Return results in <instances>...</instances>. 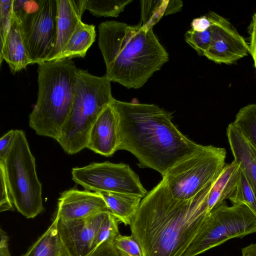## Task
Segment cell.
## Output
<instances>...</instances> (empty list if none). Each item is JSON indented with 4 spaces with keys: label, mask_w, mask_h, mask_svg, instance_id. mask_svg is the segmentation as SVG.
Listing matches in <instances>:
<instances>
[{
    "label": "cell",
    "mask_w": 256,
    "mask_h": 256,
    "mask_svg": "<svg viewBox=\"0 0 256 256\" xmlns=\"http://www.w3.org/2000/svg\"><path fill=\"white\" fill-rule=\"evenodd\" d=\"M224 148L202 146L172 167L163 176L171 194L180 200H188L216 178L226 165Z\"/></svg>",
    "instance_id": "obj_7"
},
{
    "label": "cell",
    "mask_w": 256,
    "mask_h": 256,
    "mask_svg": "<svg viewBox=\"0 0 256 256\" xmlns=\"http://www.w3.org/2000/svg\"><path fill=\"white\" fill-rule=\"evenodd\" d=\"M110 82L106 75L77 69L71 110L57 141L66 153L73 154L86 148L94 122L114 98Z\"/></svg>",
    "instance_id": "obj_5"
},
{
    "label": "cell",
    "mask_w": 256,
    "mask_h": 256,
    "mask_svg": "<svg viewBox=\"0 0 256 256\" xmlns=\"http://www.w3.org/2000/svg\"><path fill=\"white\" fill-rule=\"evenodd\" d=\"M256 232V214L244 204L226 201L213 208L182 256H196L236 238Z\"/></svg>",
    "instance_id": "obj_8"
},
{
    "label": "cell",
    "mask_w": 256,
    "mask_h": 256,
    "mask_svg": "<svg viewBox=\"0 0 256 256\" xmlns=\"http://www.w3.org/2000/svg\"><path fill=\"white\" fill-rule=\"evenodd\" d=\"M58 220L55 216L46 230L21 256H70L58 236Z\"/></svg>",
    "instance_id": "obj_20"
},
{
    "label": "cell",
    "mask_w": 256,
    "mask_h": 256,
    "mask_svg": "<svg viewBox=\"0 0 256 256\" xmlns=\"http://www.w3.org/2000/svg\"><path fill=\"white\" fill-rule=\"evenodd\" d=\"M211 22L207 15L194 18L191 22L192 29L197 32H204L209 29Z\"/></svg>",
    "instance_id": "obj_35"
},
{
    "label": "cell",
    "mask_w": 256,
    "mask_h": 256,
    "mask_svg": "<svg viewBox=\"0 0 256 256\" xmlns=\"http://www.w3.org/2000/svg\"><path fill=\"white\" fill-rule=\"evenodd\" d=\"M183 4L181 0H169L166 10V16L172 14L180 11Z\"/></svg>",
    "instance_id": "obj_37"
},
{
    "label": "cell",
    "mask_w": 256,
    "mask_h": 256,
    "mask_svg": "<svg viewBox=\"0 0 256 256\" xmlns=\"http://www.w3.org/2000/svg\"><path fill=\"white\" fill-rule=\"evenodd\" d=\"M114 245L120 256H142L140 244L132 235L118 234Z\"/></svg>",
    "instance_id": "obj_29"
},
{
    "label": "cell",
    "mask_w": 256,
    "mask_h": 256,
    "mask_svg": "<svg viewBox=\"0 0 256 256\" xmlns=\"http://www.w3.org/2000/svg\"><path fill=\"white\" fill-rule=\"evenodd\" d=\"M98 46L106 76L128 88H140L168 60L152 28L106 21L98 26Z\"/></svg>",
    "instance_id": "obj_3"
},
{
    "label": "cell",
    "mask_w": 256,
    "mask_h": 256,
    "mask_svg": "<svg viewBox=\"0 0 256 256\" xmlns=\"http://www.w3.org/2000/svg\"><path fill=\"white\" fill-rule=\"evenodd\" d=\"M112 103L118 118V150L132 153L142 168L156 170L163 177L202 146L184 136L172 122L170 114L156 105L115 98Z\"/></svg>",
    "instance_id": "obj_2"
},
{
    "label": "cell",
    "mask_w": 256,
    "mask_h": 256,
    "mask_svg": "<svg viewBox=\"0 0 256 256\" xmlns=\"http://www.w3.org/2000/svg\"><path fill=\"white\" fill-rule=\"evenodd\" d=\"M77 69L70 59L38 64V98L29 116V125L38 135L60 138L71 110Z\"/></svg>",
    "instance_id": "obj_4"
},
{
    "label": "cell",
    "mask_w": 256,
    "mask_h": 256,
    "mask_svg": "<svg viewBox=\"0 0 256 256\" xmlns=\"http://www.w3.org/2000/svg\"><path fill=\"white\" fill-rule=\"evenodd\" d=\"M228 200L232 204H244L256 214V196L248 180L240 168L237 186Z\"/></svg>",
    "instance_id": "obj_26"
},
{
    "label": "cell",
    "mask_w": 256,
    "mask_h": 256,
    "mask_svg": "<svg viewBox=\"0 0 256 256\" xmlns=\"http://www.w3.org/2000/svg\"><path fill=\"white\" fill-rule=\"evenodd\" d=\"M96 32L94 24L80 21L66 45L62 54L56 60L84 58L89 48L96 40Z\"/></svg>",
    "instance_id": "obj_21"
},
{
    "label": "cell",
    "mask_w": 256,
    "mask_h": 256,
    "mask_svg": "<svg viewBox=\"0 0 256 256\" xmlns=\"http://www.w3.org/2000/svg\"><path fill=\"white\" fill-rule=\"evenodd\" d=\"M168 0H141V22L143 27L152 28L160 18L166 16Z\"/></svg>",
    "instance_id": "obj_25"
},
{
    "label": "cell",
    "mask_w": 256,
    "mask_h": 256,
    "mask_svg": "<svg viewBox=\"0 0 256 256\" xmlns=\"http://www.w3.org/2000/svg\"><path fill=\"white\" fill-rule=\"evenodd\" d=\"M240 174V167L238 162L234 160L230 164H226L210 190L208 199L210 212L228 199L237 186Z\"/></svg>",
    "instance_id": "obj_18"
},
{
    "label": "cell",
    "mask_w": 256,
    "mask_h": 256,
    "mask_svg": "<svg viewBox=\"0 0 256 256\" xmlns=\"http://www.w3.org/2000/svg\"><path fill=\"white\" fill-rule=\"evenodd\" d=\"M132 0H86V8L94 16L117 17Z\"/></svg>",
    "instance_id": "obj_24"
},
{
    "label": "cell",
    "mask_w": 256,
    "mask_h": 256,
    "mask_svg": "<svg viewBox=\"0 0 256 256\" xmlns=\"http://www.w3.org/2000/svg\"><path fill=\"white\" fill-rule=\"evenodd\" d=\"M119 146L118 118L111 102L94 122L90 132L86 148L96 154L109 156L118 150Z\"/></svg>",
    "instance_id": "obj_14"
},
{
    "label": "cell",
    "mask_w": 256,
    "mask_h": 256,
    "mask_svg": "<svg viewBox=\"0 0 256 256\" xmlns=\"http://www.w3.org/2000/svg\"><path fill=\"white\" fill-rule=\"evenodd\" d=\"M16 135V130H11L0 139V160H4L10 150Z\"/></svg>",
    "instance_id": "obj_33"
},
{
    "label": "cell",
    "mask_w": 256,
    "mask_h": 256,
    "mask_svg": "<svg viewBox=\"0 0 256 256\" xmlns=\"http://www.w3.org/2000/svg\"><path fill=\"white\" fill-rule=\"evenodd\" d=\"M226 136L234 160L240 164L256 196V149L232 122L226 128Z\"/></svg>",
    "instance_id": "obj_16"
},
{
    "label": "cell",
    "mask_w": 256,
    "mask_h": 256,
    "mask_svg": "<svg viewBox=\"0 0 256 256\" xmlns=\"http://www.w3.org/2000/svg\"><path fill=\"white\" fill-rule=\"evenodd\" d=\"M184 37L186 42L199 55L204 56L210 47L212 34L210 28L202 32L190 29L186 32Z\"/></svg>",
    "instance_id": "obj_28"
},
{
    "label": "cell",
    "mask_w": 256,
    "mask_h": 256,
    "mask_svg": "<svg viewBox=\"0 0 256 256\" xmlns=\"http://www.w3.org/2000/svg\"><path fill=\"white\" fill-rule=\"evenodd\" d=\"M0 63L3 60L14 74L31 64L20 30L15 16L4 36L0 40Z\"/></svg>",
    "instance_id": "obj_17"
},
{
    "label": "cell",
    "mask_w": 256,
    "mask_h": 256,
    "mask_svg": "<svg viewBox=\"0 0 256 256\" xmlns=\"http://www.w3.org/2000/svg\"><path fill=\"white\" fill-rule=\"evenodd\" d=\"M207 16L212 38L204 56L217 64H230L248 54V44L227 19L213 12Z\"/></svg>",
    "instance_id": "obj_11"
},
{
    "label": "cell",
    "mask_w": 256,
    "mask_h": 256,
    "mask_svg": "<svg viewBox=\"0 0 256 256\" xmlns=\"http://www.w3.org/2000/svg\"><path fill=\"white\" fill-rule=\"evenodd\" d=\"M0 212L13 210V203L6 178L4 168L2 162L0 161Z\"/></svg>",
    "instance_id": "obj_31"
},
{
    "label": "cell",
    "mask_w": 256,
    "mask_h": 256,
    "mask_svg": "<svg viewBox=\"0 0 256 256\" xmlns=\"http://www.w3.org/2000/svg\"><path fill=\"white\" fill-rule=\"evenodd\" d=\"M242 256H256V244H252L242 249Z\"/></svg>",
    "instance_id": "obj_38"
},
{
    "label": "cell",
    "mask_w": 256,
    "mask_h": 256,
    "mask_svg": "<svg viewBox=\"0 0 256 256\" xmlns=\"http://www.w3.org/2000/svg\"><path fill=\"white\" fill-rule=\"evenodd\" d=\"M14 17L12 0H0V36L3 38Z\"/></svg>",
    "instance_id": "obj_30"
},
{
    "label": "cell",
    "mask_w": 256,
    "mask_h": 256,
    "mask_svg": "<svg viewBox=\"0 0 256 256\" xmlns=\"http://www.w3.org/2000/svg\"><path fill=\"white\" fill-rule=\"evenodd\" d=\"M118 219L110 212L103 220L96 234L94 243L96 248L102 242L107 240L114 241L119 234Z\"/></svg>",
    "instance_id": "obj_27"
},
{
    "label": "cell",
    "mask_w": 256,
    "mask_h": 256,
    "mask_svg": "<svg viewBox=\"0 0 256 256\" xmlns=\"http://www.w3.org/2000/svg\"><path fill=\"white\" fill-rule=\"evenodd\" d=\"M250 34L249 53L251 54L256 74V12L254 14L248 27Z\"/></svg>",
    "instance_id": "obj_34"
},
{
    "label": "cell",
    "mask_w": 256,
    "mask_h": 256,
    "mask_svg": "<svg viewBox=\"0 0 256 256\" xmlns=\"http://www.w3.org/2000/svg\"><path fill=\"white\" fill-rule=\"evenodd\" d=\"M108 212L76 220H62L56 216L58 236L70 256H88L92 252L96 234Z\"/></svg>",
    "instance_id": "obj_12"
},
{
    "label": "cell",
    "mask_w": 256,
    "mask_h": 256,
    "mask_svg": "<svg viewBox=\"0 0 256 256\" xmlns=\"http://www.w3.org/2000/svg\"><path fill=\"white\" fill-rule=\"evenodd\" d=\"M103 212L110 211L98 192L70 189L61 194L56 215L62 220H76Z\"/></svg>",
    "instance_id": "obj_13"
},
{
    "label": "cell",
    "mask_w": 256,
    "mask_h": 256,
    "mask_svg": "<svg viewBox=\"0 0 256 256\" xmlns=\"http://www.w3.org/2000/svg\"><path fill=\"white\" fill-rule=\"evenodd\" d=\"M88 256H120L116 250L114 241L108 240L94 248Z\"/></svg>",
    "instance_id": "obj_32"
},
{
    "label": "cell",
    "mask_w": 256,
    "mask_h": 256,
    "mask_svg": "<svg viewBox=\"0 0 256 256\" xmlns=\"http://www.w3.org/2000/svg\"><path fill=\"white\" fill-rule=\"evenodd\" d=\"M188 200L174 198L165 182L142 199L130 226L142 256H182L210 212L208 196L214 182Z\"/></svg>",
    "instance_id": "obj_1"
},
{
    "label": "cell",
    "mask_w": 256,
    "mask_h": 256,
    "mask_svg": "<svg viewBox=\"0 0 256 256\" xmlns=\"http://www.w3.org/2000/svg\"><path fill=\"white\" fill-rule=\"evenodd\" d=\"M72 174L75 182L94 192L130 194L142 198L148 194L138 176L126 164L94 162L73 168Z\"/></svg>",
    "instance_id": "obj_9"
},
{
    "label": "cell",
    "mask_w": 256,
    "mask_h": 256,
    "mask_svg": "<svg viewBox=\"0 0 256 256\" xmlns=\"http://www.w3.org/2000/svg\"><path fill=\"white\" fill-rule=\"evenodd\" d=\"M4 164L13 204L27 218H34L44 209L42 184L36 174L35 158L24 132L16 130L11 148Z\"/></svg>",
    "instance_id": "obj_6"
},
{
    "label": "cell",
    "mask_w": 256,
    "mask_h": 256,
    "mask_svg": "<svg viewBox=\"0 0 256 256\" xmlns=\"http://www.w3.org/2000/svg\"><path fill=\"white\" fill-rule=\"evenodd\" d=\"M57 3L56 44L46 61L55 60L62 54L86 10V0H57Z\"/></svg>",
    "instance_id": "obj_15"
},
{
    "label": "cell",
    "mask_w": 256,
    "mask_h": 256,
    "mask_svg": "<svg viewBox=\"0 0 256 256\" xmlns=\"http://www.w3.org/2000/svg\"><path fill=\"white\" fill-rule=\"evenodd\" d=\"M232 123L256 149V104L241 108Z\"/></svg>",
    "instance_id": "obj_23"
},
{
    "label": "cell",
    "mask_w": 256,
    "mask_h": 256,
    "mask_svg": "<svg viewBox=\"0 0 256 256\" xmlns=\"http://www.w3.org/2000/svg\"><path fill=\"white\" fill-rule=\"evenodd\" d=\"M110 212L125 226H130L142 201V196L130 194L100 192Z\"/></svg>",
    "instance_id": "obj_19"
},
{
    "label": "cell",
    "mask_w": 256,
    "mask_h": 256,
    "mask_svg": "<svg viewBox=\"0 0 256 256\" xmlns=\"http://www.w3.org/2000/svg\"><path fill=\"white\" fill-rule=\"evenodd\" d=\"M57 0H43L35 20L22 36L31 64L46 60L56 40Z\"/></svg>",
    "instance_id": "obj_10"
},
{
    "label": "cell",
    "mask_w": 256,
    "mask_h": 256,
    "mask_svg": "<svg viewBox=\"0 0 256 256\" xmlns=\"http://www.w3.org/2000/svg\"><path fill=\"white\" fill-rule=\"evenodd\" d=\"M43 0H12V10L22 36L30 29L36 20Z\"/></svg>",
    "instance_id": "obj_22"
},
{
    "label": "cell",
    "mask_w": 256,
    "mask_h": 256,
    "mask_svg": "<svg viewBox=\"0 0 256 256\" xmlns=\"http://www.w3.org/2000/svg\"><path fill=\"white\" fill-rule=\"evenodd\" d=\"M8 236L0 229V256H11L8 250Z\"/></svg>",
    "instance_id": "obj_36"
}]
</instances>
